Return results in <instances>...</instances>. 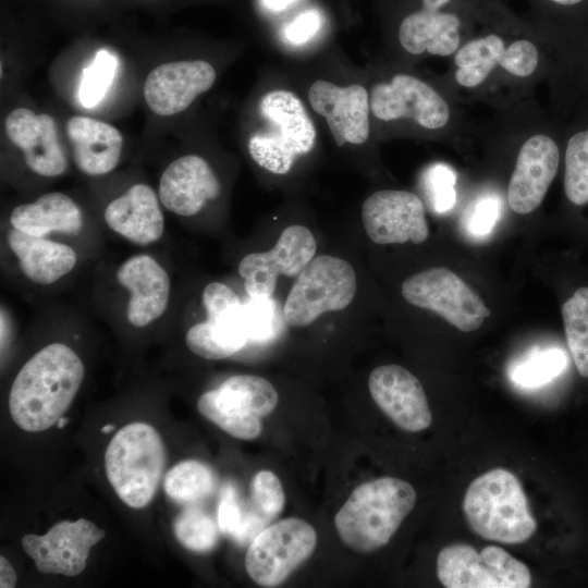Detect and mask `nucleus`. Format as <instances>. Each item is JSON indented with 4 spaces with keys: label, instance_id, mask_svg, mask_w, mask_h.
Masks as SVG:
<instances>
[{
    "label": "nucleus",
    "instance_id": "1",
    "mask_svg": "<svg viewBox=\"0 0 588 588\" xmlns=\"http://www.w3.org/2000/svg\"><path fill=\"white\" fill-rule=\"evenodd\" d=\"M84 365L68 345L52 343L30 357L16 375L9 395L13 421L37 432L58 422L84 379Z\"/></svg>",
    "mask_w": 588,
    "mask_h": 588
},
{
    "label": "nucleus",
    "instance_id": "2",
    "mask_svg": "<svg viewBox=\"0 0 588 588\" xmlns=\"http://www.w3.org/2000/svg\"><path fill=\"white\" fill-rule=\"evenodd\" d=\"M413 486L381 477L356 487L338 511L339 537L352 550L368 553L384 547L416 503Z\"/></svg>",
    "mask_w": 588,
    "mask_h": 588
},
{
    "label": "nucleus",
    "instance_id": "3",
    "mask_svg": "<svg viewBox=\"0 0 588 588\" xmlns=\"http://www.w3.org/2000/svg\"><path fill=\"white\" fill-rule=\"evenodd\" d=\"M463 511L471 530L490 541L518 544L537 530L520 481L504 468L491 469L471 481Z\"/></svg>",
    "mask_w": 588,
    "mask_h": 588
},
{
    "label": "nucleus",
    "instance_id": "4",
    "mask_svg": "<svg viewBox=\"0 0 588 588\" xmlns=\"http://www.w3.org/2000/svg\"><path fill=\"white\" fill-rule=\"evenodd\" d=\"M166 465V451L158 431L133 422L121 428L105 454L108 480L128 506L140 509L154 498Z\"/></svg>",
    "mask_w": 588,
    "mask_h": 588
},
{
    "label": "nucleus",
    "instance_id": "5",
    "mask_svg": "<svg viewBox=\"0 0 588 588\" xmlns=\"http://www.w3.org/2000/svg\"><path fill=\"white\" fill-rule=\"evenodd\" d=\"M266 128L252 135L254 161L274 174L287 173L295 159L311 151L316 128L299 98L289 90H272L259 101Z\"/></svg>",
    "mask_w": 588,
    "mask_h": 588
},
{
    "label": "nucleus",
    "instance_id": "6",
    "mask_svg": "<svg viewBox=\"0 0 588 588\" xmlns=\"http://www.w3.org/2000/svg\"><path fill=\"white\" fill-rule=\"evenodd\" d=\"M356 293L353 266L339 257H314L299 272L286 297L283 317L290 327H305L328 311L347 307Z\"/></svg>",
    "mask_w": 588,
    "mask_h": 588
},
{
    "label": "nucleus",
    "instance_id": "7",
    "mask_svg": "<svg viewBox=\"0 0 588 588\" xmlns=\"http://www.w3.org/2000/svg\"><path fill=\"white\" fill-rule=\"evenodd\" d=\"M278 400L277 390L267 379L236 375L203 393L197 409L230 436L253 440L262 431L260 418L275 408Z\"/></svg>",
    "mask_w": 588,
    "mask_h": 588
},
{
    "label": "nucleus",
    "instance_id": "8",
    "mask_svg": "<svg viewBox=\"0 0 588 588\" xmlns=\"http://www.w3.org/2000/svg\"><path fill=\"white\" fill-rule=\"evenodd\" d=\"M437 575L446 588H528V566L495 546L481 552L466 543H452L437 558Z\"/></svg>",
    "mask_w": 588,
    "mask_h": 588
},
{
    "label": "nucleus",
    "instance_id": "9",
    "mask_svg": "<svg viewBox=\"0 0 588 588\" xmlns=\"http://www.w3.org/2000/svg\"><path fill=\"white\" fill-rule=\"evenodd\" d=\"M317 532L306 520L290 517L265 527L249 543L245 568L261 587L283 583L314 552Z\"/></svg>",
    "mask_w": 588,
    "mask_h": 588
},
{
    "label": "nucleus",
    "instance_id": "10",
    "mask_svg": "<svg viewBox=\"0 0 588 588\" xmlns=\"http://www.w3.org/2000/svg\"><path fill=\"white\" fill-rule=\"evenodd\" d=\"M401 292L411 305L438 314L463 332L479 329L491 315L480 296L444 267L430 268L407 278Z\"/></svg>",
    "mask_w": 588,
    "mask_h": 588
},
{
    "label": "nucleus",
    "instance_id": "11",
    "mask_svg": "<svg viewBox=\"0 0 588 588\" xmlns=\"http://www.w3.org/2000/svg\"><path fill=\"white\" fill-rule=\"evenodd\" d=\"M317 242L304 225L287 226L275 245L264 253H250L238 264V273L244 279L246 293L250 298L272 296L280 274L292 278L315 257Z\"/></svg>",
    "mask_w": 588,
    "mask_h": 588
},
{
    "label": "nucleus",
    "instance_id": "12",
    "mask_svg": "<svg viewBox=\"0 0 588 588\" xmlns=\"http://www.w3.org/2000/svg\"><path fill=\"white\" fill-rule=\"evenodd\" d=\"M362 221L368 237L376 244H420L429 236L422 200L402 189H382L363 204Z\"/></svg>",
    "mask_w": 588,
    "mask_h": 588
},
{
    "label": "nucleus",
    "instance_id": "13",
    "mask_svg": "<svg viewBox=\"0 0 588 588\" xmlns=\"http://www.w3.org/2000/svg\"><path fill=\"white\" fill-rule=\"evenodd\" d=\"M538 62L539 52L532 41L517 39L506 45L499 34L489 33L457 49L455 79L463 87L474 88L483 83L495 66L514 76L526 77L536 71Z\"/></svg>",
    "mask_w": 588,
    "mask_h": 588
},
{
    "label": "nucleus",
    "instance_id": "14",
    "mask_svg": "<svg viewBox=\"0 0 588 588\" xmlns=\"http://www.w3.org/2000/svg\"><path fill=\"white\" fill-rule=\"evenodd\" d=\"M105 535L90 520L79 518L57 523L42 536L25 535L21 542L39 572L76 576L84 571L90 548Z\"/></svg>",
    "mask_w": 588,
    "mask_h": 588
},
{
    "label": "nucleus",
    "instance_id": "15",
    "mask_svg": "<svg viewBox=\"0 0 588 588\" xmlns=\"http://www.w3.org/2000/svg\"><path fill=\"white\" fill-rule=\"evenodd\" d=\"M370 109L382 121L412 119L428 130H438L450 120L446 101L427 83L408 75L396 74L371 89Z\"/></svg>",
    "mask_w": 588,
    "mask_h": 588
},
{
    "label": "nucleus",
    "instance_id": "16",
    "mask_svg": "<svg viewBox=\"0 0 588 588\" xmlns=\"http://www.w3.org/2000/svg\"><path fill=\"white\" fill-rule=\"evenodd\" d=\"M370 394L379 408L401 429H427L432 415L420 381L399 365L375 368L368 379Z\"/></svg>",
    "mask_w": 588,
    "mask_h": 588
},
{
    "label": "nucleus",
    "instance_id": "17",
    "mask_svg": "<svg viewBox=\"0 0 588 588\" xmlns=\"http://www.w3.org/2000/svg\"><path fill=\"white\" fill-rule=\"evenodd\" d=\"M216 81L212 65L203 60L168 62L155 68L144 84V98L158 115H173L187 109Z\"/></svg>",
    "mask_w": 588,
    "mask_h": 588
},
{
    "label": "nucleus",
    "instance_id": "18",
    "mask_svg": "<svg viewBox=\"0 0 588 588\" xmlns=\"http://www.w3.org/2000/svg\"><path fill=\"white\" fill-rule=\"evenodd\" d=\"M560 163L558 143L544 134L529 137L520 147L507 187V201L519 215L532 212L542 203Z\"/></svg>",
    "mask_w": 588,
    "mask_h": 588
},
{
    "label": "nucleus",
    "instance_id": "19",
    "mask_svg": "<svg viewBox=\"0 0 588 588\" xmlns=\"http://www.w3.org/2000/svg\"><path fill=\"white\" fill-rule=\"evenodd\" d=\"M311 108L326 118L336 146L364 144L370 132L368 93L359 84L340 87L318 79L309 88Z\"/></svg>",
    "mask_w": 588,
    "mask_h": 588
},
{
    "label": "nucleus",
    "instance_id": "20",
    "mask_svg": "<svg viewBox=\"0 0 588 588\" xmlns=\"http://www.w3.org/2000/svg\"><path fill=\"white\" fill-rule=\"evenodd\" d=\"M454 0H419L417 10L407 13L399 25L401 46L412 54L446 57L457 51L462 19L449 8Z\"/></svg>",
    "mask_w": 588,
    "mask_h": 588
},
{
    "label": "nucleus",
    "instance_id": "21",
    "mask_svg": "<svg viewBox=\"0 0 588 588\" xmlns=\"http://www.w3.org/2000/svg\"><path fill=\"white\" fill-rule=\"evenodd\" d=\"M4 128L11 143L22 150L33 172L42 176H58L65 172L68 160L51 115L16 108L7 115Z\"/></svg>",
    "mask_w": 588,
    "mask_h": 588
},
{
    "label": "nucleus",
    "instance_id": "22",
    "mask_svg": "<svg viewBox=\"0 0 588 588\" xmlns=\"http://www.w3.org/2000/svg\"><path fill=\"white\" fill-rule=\"evenodd\" d=\"M220 183L209 163L196 155H186L172 161L159 182L161 204L179 216L198 213L207 201L215 200Z\"/></svg>",
    "mask_w": 588,
    "mask_h": 588
},
{
    "label": "nucleus",
    "instance_id": "23",
    "mask_svg": "<svg viewBox=\"0 0 588 588\" xmlns=\"http://www.w3.org/2000/svg\"><path fill=\"white\" fill-rule=\"evenodd\" d=\"M118 282L130 292L127 320L134 327H146L164 313L170 297L167 271L150 256L136 255L118 269Z\"/></svg>",
    "mask_w": 588,
    "mask_h": 588
},
{
    "label": "nucleus",
    "instance_id": "24",
    "mask_svg": "<svg viewBox=\"0 0 588 588\" xmlns=\"http://www.w3.org/2000/svg\"><path fill=\"white\" fill-rule=\"evenodd\" d=\"M105 221L112 231L138 245L158 241L164 228L158 197L145 184H135L110 201L105 210Z\"/></svg>",
    "mask_w": 588,
    "mask_h": 588
},
{
    "label": "nucleus",
    "instance_id": "25",
    "mask_svg": "<svg viewBox=\"0 0 588 588\" xmlns=\"http://www.w3.org/2000/svg\"><path fill=\"white\" fill-rule=\"evenodd\" d=\"M66 133L74 162L83 173L102 175L118 166L123 137L111 124L74 115L66 122Z\"/></svg>",
    "mask_w": 588,
    "mask_h": 588
},
{
    "label": "nucleus",
    "instance_id": "26",
    "mask_svg": "<svg viewBox=\"0 0 588 588\" xmlns=\"http://www.w3.org/2000/svg\"><path fill=\"white\" fill-rule=\"evenodd\" d=\"M8 244L27 279L37 284H51L68 274L76 264V254L66 244L34 236L15 229L8 234Z\"/></svg>",
    "mask_w": 588,
    "mask_h": 588
},
{
    "label": "nucleus",
    "instance_id": "27",
    "mask_svg": "<svg viewBox=\"0 0 588 588\" xmlns=\"http://www.w3.org/2000/svg\"><path fill=\"white\" fill-rule=\"evenodd\" d=\"M13 229L34 236L60 232L75 234L83 226V213L76 203L59 192L16 206L10 216Z\"/></svg>",
    "mask_w": 588,
    "mask_h": 588
},
{
    "label": "nucleus",
    "instance_id": "28",
    "mask_svg": "<svg viewBox=\"0 0 588 588\" xmlns=\"http://www.w3.org/2000/svg\"><path fill=\"white\" fill-rule=\"evenodd\" d=\"M185 342L191 352L206 359L228 358L240 352L248 341L244 304L215 319L188 329Z\"/></svg>",
    "mask_w": 588,
    "mask_h": 588
},
{
    "label": "nucleus",
    "instance_id": "29",
    "mask_svg": "<svg viewBox=\"0 0 588 588\" xmlns=\"http://www.w3.org/2000/svg\"><path fill=\"white\" fill-rule=\"evenodd\" d=\"M216 485L212 470L198 461H183L166 475L164 491L176 503L193 505L209 497Z\"/></svg>",
    "mask_w": 588,
    "mask_h": 588
},
{
    "label": "nucleus",
    "instance_id": "30",
    "mask_svg": "<svg viewBox=\"0 0 588 588\" xmlns=\"http://www.w3.org/2000/svg\"><path fill=\"white\" fill-rule=\"evenodd\" d=\"M566 342L576 369L588 378V286L578 287L562 305Z\"/></svg>",
    "mask_w": 588,
    "mask_h": 588
},
{
    "label": "nucleus",
    "instance_id": "31",
    "mask_svg": "<svg viewBox=\"0 0 588 588\" xmlns=\"http://www.w3.org/2000/svg\"><path fill=\"white\" fill-rule=\"evenodd\" d=\"M218 527L222 534L245 544L268 524L254 509L244 506L233 485H226L218 506Z\"/></svg>",
    "mask_w": 588,
    "mask_h": 588
},
{
    "label": "nucleus",
    "instance_id": "32",
    "mask_svg": "<svg viewBox=\"0 0 588 588\" xmlns=\"http://www.w3.org/2000/svg\"><path fill=\"white\" fill-rule=\"evenodd\" d=\"M563 186L572 205L588 204V125L574 131L566 142Z\"/></svg>",
    "mask_w": 588,
    "mask_h": 588
},
{
    "label": "nucleus",
    "instance_id": "33",
    "mask_svg": "<svg viewBox=\"0 0 588 588\" xmlns=\"http://www.w3.org/2000/svg\"><path fill=\"white\" fill-rule=\"evenodd\" d=\"M566 363V354L561 350H536L512 365L510 377L520 387L536 388L560 375Z\"/></svg>",
    "mask_w": 588,
    "mask_h": 588
},
{
    "label": "nucleus",
    "instance_id": "34",
    "mask_svg": "<svg viewBox=\"0 0 588 588\" xmlns=\"http://www.w3.org/2000/svg\"><path fill=\"white\" fill-rule=\"evenodd\" d=\"M173 529L179 542L194 552H208L218 542V528L213 519L193 505L176 517Z\"/></svg>",
    "mask_w": 588,
    "mask_h": 588
},
{
    "label": "nucleus",
    "instance_id": "35",
    "mask_svg": "<svg viewBox=\"0 0 588 588\" xmlns=\"http://www.w3.org/2000/svg\"><path fill=\"white\" fill-rule=\"evenodd\" d=\"M118 70V59L106 49L98 50L93 62L83 70L78 97L83 107L90 109L101 102Z\"/></svg>",
    "mask_w": 588,
    "mask_h": 588
},
{
    "label": "nucleus",
    "instance_id": "36",
    "mask_svg": "<svg viewBox=\"0 0 588 588\" xmlns=\"http://www.w3.org/2000/svg\"><path fill=\"white\" fill-rule=\"evenodd\" d=\"M253 509L267 522L283 510L285 497L279 478L270 470H260L252 482Z\"/></svg>",
    "mask_w": 588,
    "mask_h": 588
},
{
    "label": "nucleus",
    "instance_id": "37",
    "mask_svg": "<svg viewBox=\"0 0 588 588\" xmlns=\"http://www.w3.org/2000/svg\"><path fill=\"white\" fill-rule=\"evenodd\" d=\"M244 318L248 341L267 342L274 338L277 308L271 297L252 298L244 304Z\"/></svg>",
    "mask_w": 588,
    "mask_h": 588
},
{
    "label": "nucleus",
    "instance_id": "38",
    "mask_svg": "<svg viewBox=\"0 0 588 588\" xmlns=\"http://www.w3.org/2000/svg\"><path fill=\"white\" fill-rule=\"evenodd\" d=\"M424 182L437 212H445L454 206L456 175L450 167L442 163L431 166L425 172Z\"/></svg>",
    "mask_w": 588,
    "mask_h": 588
},
{
    "label": "nucleus",
    "instance_id": "39",
    "mask_svg": "<svg viewBox=\"0 0 588 588\" xmlns=\"http://www.w3.org/2000/svg\"><path fill=\"white\" fill-rule=\"evenodd\" d=\"M500 216L497 197L486 196L477 200L465 219V228L476 237L486 236L494 228Z\"/></svg>",
    "mask_w": 588,
    "mask_h": 588
},
{
    "label": "nucleus",
    "instance_id": "40",
    "mask_svg": "<svg viewBox=\"0 0 588 588\" xmlns=\"http://www.w3.org/2000/svg\"><path fill=\"white\" fill-rule=\"evenodd\" d=\"M203 304L207 319L220 317L242 305L234 291L220 282H211L204 289Z\"/></svg>",
    "mask_w": 588,
    "mask_h": 588
},
{
    "label": "nucleus",
    "instance_id": "41",
    "mask_svg": "<svg viewBox=\"0 0 588 588\" xmlns=\"http://www.w3.org/2000/svg\"><path fill=\"white\" fill-rule=\"evenodd\" d=\"M321 23V14L317 10H307L285 26V39L294 45L304 44L318 33Z\"/></svg>",
    "mask_w": 588,
    "mask_h": 588
},
{
    "label": "nucleus",
    "instance_id": "42",
    "mask_svg": "<svg viewBox=\"0 0 588 588\" xmlns=\"http://www.w3.org/2000/svg\"><path fill=\"white\" fill-rule=\"evenodd\" d=\"M16 583V574L12 565L4 558H0V587L12 588Z\"/></svg>",
    "mask_w": 588,
    "mask_h": 588
},
{
    "label": "nucleus",
    "instance_id": "43",
    "mask_svg": "<svg viewBox=\"0 0 588 588\" xmlns=\"http://www.w3.org/2000/svg\"><path fill=\"white\" fill-rule=\"evenodd\" d=\"M266 9L270 11H282L298 0H261Z\"/></svg>",
    "mask_w": 588,
    "mask_h": 588
},
{
    "label": "nucleus",
    "instance_id": "44",
    "mask_svg": "<svg viewBox=\"0 0 588 588\" xmlns=\"http://www.w3.org/2000/svg\"><path fill=\"white\" fill-rule=\"evenodd\" d=\"M551 4L561 7V8H576L585 2V0H544Z\"/></svg>",
    "mask_w": 588,
    "mask_h": 588
},
{
    "label": "nucleus",
    "instance_id": "45",
    "mask_svg": "<svg viewBox=\"0 0 588 588\" xmlns=\"http://www.w3.org/2000/svg\"><path fill=\"white\" fill-rule=\"evenodd\" d=\"M114 429V426L112 424L110 425H105L102 428H101V432L102 433H109L110 431H112Z\"/></svg>",
    "mask_w": 588,
    "mask_h": 588
},
{
    "label": "nucleus",
    "instance_id": "46",
    "mask_svg": "<svg viewBox=\"0 0 588 588\" xmlns=\"http://www.w3.org/2000/svg\"><path fill=\"white\" fill-rule=\"evenodd\" d=\"M68 421H69V418H66V417H65V418H64V417H61V418L58 420L57 425H58L59 428H63L64 425H65Z\"/></svg>",
    "mask_w": 588,
    "mask_h": 588
},
{
    "label": "nucleus",
    "instance_id": "47",
    "mask_svg": "<svg viewBox=\"0 0 588 588\" xmlns=\"http://www.w3.org/2000/svg\"><path fill=\"white\" fill-rule=\"evenodd\" d=\"M138 1H151V0H138Z\"/></svg>",
    "mask_w": 588,
    "mask_h": 588
}]
</instances>
